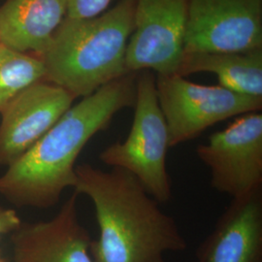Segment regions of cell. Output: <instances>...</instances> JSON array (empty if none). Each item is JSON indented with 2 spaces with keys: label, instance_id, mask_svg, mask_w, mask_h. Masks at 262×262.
Instances as JSON below:
<instances>
[{
  "label": "cell",
  "instance_id": "cell-11",
  "mask_svg": "<svg viewBox=\"0 0 262 262\" xmlns=\"http://www.w3.org/2000/svg\"><path fill=\"white\" fill-rule=\"evenodd\" d=\"M196 256L197 262H262V190L232 199Z\"/></svg>",
  "mask_w": 262,
  "mask_h": 262
},
{
  "label": "cell",
  "instance_id": "cell-5",
  "mask_svg": "<svg viewBox=\"0 0 262 262\" xmlns=\"http://www.w3.org/2000/svg\"><path fill=\"white\" fill-rule=\"evenodd\" d=\"M156 86L170 148L193 140L217 122L258 112L262 107V97L238 94L220 84H195L182 76H157Z\"/></svg>",
  "mask_w": 262,
  "mask_h": 262
},
{
  "label": "cell",
  "instance_id": "cell-14",
  "mask_svg": "<svg viewBox=\"0 0 262 262\" xmlns=\"http://www.w3.org/2000/svg\"><path fill=\"white\" fill-rule=\"evenodd\" d=\"M45 66L39 56L0 46V111L28 86L45 81Z\"/></svg>",
  "mask_w": 262,
  "mask_h": 262
},
{
  "label": "cell",
  "instance_id": "cell-8",
  "mask_svg": "<svg viewBox=\"0 0 262 262\" xmlns=\"http://www.w3.org/2000/svg\"><path fill=\"white\" fill-rule=\"evenodd\" d=\"M262 45V0H188L185 54L233 53Z\"/></svg>",
  "mask_w": 262,
  "mask_h": 262
},
{
  "label": "cell",
  "instance_id": "cell-6",
  "mask_svg": "<svg viewBox=\"0 0 262 262\" xmlns=\"http://www.w3.org/2000/svg\"><path fill=\"white\" fill-rule=\"evenodd\" d=\"M196 155L219 192L239 199L262 190V115L247 113L211 134Z\"/></svg>",
  "mask_w": 262,
  "mask_h": 262
},
{
  "label": "cell",
  "instance_id": "cell-18",
  "mask_svg": "<svg viewBox=\"0 0 262 262\" xmlns=\"http://www.w3.org/2000/svg\"><path fill=\"white\" fill-rule=\"evenodd\" d=\"M0 262H3L2 261V259H1V258H0Z\"/></svg>",
  "mask_w": 262,
  "mask_h": 262
},
{
  "label": "cell",
  "instance_id": "cell-17",
  "mask_svg": "<svg viewBox=\"0 0 262 262\" xmlns=\"http://www.w3.org/2000/svg\"><path fill=\"white\" fill-rule=\"evenodd\" d=\"M1 45H2V43H1V40H0V46H1Z\"/></svg>",
  "mask_w": 262,
  "mask_h": 262
},
{
  "label": "cell",
  "instance_id": "cell-1",
  "mask_svg": "<svg viewBox=\"0 0 262 262\" xmlns=\"http://www.w3.org/2000/svg\"><path fill=\"white\" fill-rule=\"evenodd\" d=\"M132 73L105 84L72 105L57 122L0 176V194L18 206L48 208L74 187L76 160L116 114L134 106Z\"/></svg>",
  "mask_w": 262,
  "mask_h": 262
},
{
  "label": "cell",
  "instance_id": "cell-4",
  "mask_svg": "<svg viewBox=\"0 0 262 262\" xmlns=\"http://www.w3.org/2000/svg\"><path fill=\"white\" fill-rule=\"evenodd\" d=\"M134 117L123 141L106 147L99 159L111 168L128 172L159 203L172 197L167 170L168 127L159 106L156 76L144 70L136 78Z\"/></svg>",
  "mask_w": 262,
  "mask_h": 262
},
{
  "label": "cell",
  "instance_id": "cell-10",
  "mask_svg": "<svg viewBox=\"0 0 262 262\" xmlns=\"http://www.w3.org/2000/svg\"><path fill=\"white\" fill-rule=\"evenodd\" d=\"M78 195L74 191L50 221L21 225L13 232L15 262H94L93 240L78 216Z\"/></svg>",
  "mask_w": 262,
  "mask_h": 262
},
{
  "label": "cell",
  "instance_id": "cell-13",
  "mask_svg": "<svg viewBox=\"0 0 262 262\" xmlns=\"http://www.w3.org/2000/svg\"><path fill=\"white\" fill-rule=\"evenodd\" d=\"M210 72L220 85L238 94L262 97L261 48L233 53L185 54L177 75Z\"/></svg>",
  "mask_w": 262,
  "mask_h": 262
},
{
  "label": "cell",
  "instance_id": "cell-12",
  "mask_svg": "<svg viewBox=\"0 0 262 262\" xmlns=\"http://www.w3.org/2000/svg\"><path fill=\"white\" fill-rule=\"evenodd\" d=\"M69 0H7L0 8L2 45L42 56L67 15Z\"/></svg>",
  "mask_w": 262,
  "mask_h": 262
},
{
  "label": "cell",
  "instance_id": "cell-9",
  "mask_svg": "<svg viewBox=\"0 0 262 262\" xmlns=\"http://www.w3.org/2000/svg\"><path fill=\"white\" fill-rule=\"evenodd\" d=\"M75 98L47 81L26 89L1 111L0 166L27 152L73 105Z\"/></svg>",
  "mask_w": 262,
  "mask_h": 262
},
{
  "label": "cell",
  "instance_id": "cell-16",
  "mask_svg": "<svg viewBox=\"0 0 262 262\" xmlns=\"http://www.w3.org/2000/svg\"><path fill=\"white\" fill-rule=\"evenodd\" d=\"M20 226V217L15 210L0 206V236L15 232Z\"/></svg>",
  "mask_w": 262,
  "mask_h": 262
},
{
  "label": "cell",
  "instance_id": "cell-7",
  "mask_svg": "<svg viewBox=\"0 0 262 262\" xmlns=\"http://www.w3.org/2000/svg\"><path fill=\"white\" fill-rule=\"evenodd\" d=\"M188 0H136L125 56L128 73L177 75L185 55Z\"/></svg>",
  "mask_w": 262,
  "mask_h": 262
},
{
  "label": "cell",
  "instance_id": "cell-15",
  "mask_svg": "<svg viewBox=\"0 0 262 262\" xmlns=\"http://www.w3.org/2000/svg\"><path fill=\"white\" fill-rule=\"evenodd\" d=\"M112 0H69L66 18L92 19L105 12Z\"/></svg>",
  "mask_w": 262,
  "mask_h": 262
},
{
  "label": "cell",
  "instance_id": "cell-2",
  "mask_svg": "<svg viewBox=\"0 0 262 262\" xmlns=\"http://www.w3.org/2000/svg\"><path fill=\"white\" fill-rule=\"evenodd\" d=\"M74 191L93 202L99 236L91 244L94 262H166L187 242L173 216L128 172L92 164L76 166Z\"/></svg>",
  "mask_w": 262,
  "mask_h": 262
},
{
  "label": "cell",
  "instance_id": "cell-3",
  "mask_svg": "<svg viewBox=\"0 0 262 262\" xmlns=\"http://www.w3.org/2000/svg\"><path fill=\"white\" fill-rule=\"evenodd\" d=\"M135 5L136 0H121L92 19L66 18L40 56L45 81L76 99L129 74L125 56L134 28Z\"/></svg>",
  "mask_w": 262,
  "mask_h": 262
},
{
  "label": "cell",
  "instance_id": "cell-19",
  "mask_svg": "<svg viewBox=\"0 0 262 262\" xmlns=\"http://www.w3.org/2000/svg\"><path fill=\"white\" fill-rule=\"evenodd\" d=\"M197 262V261H196Z\"/></svg>",
  "mask_w": 262,
  "mask_h": 262
}]
</instances>
